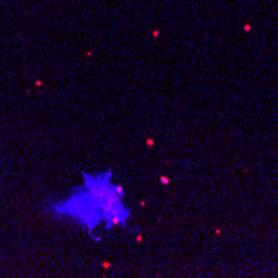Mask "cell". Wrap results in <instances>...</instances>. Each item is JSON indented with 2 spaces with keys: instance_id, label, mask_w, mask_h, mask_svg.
Instances as JSON below:
<instances>
[{
  "instance_id": "cell-1",
  "label": "cell",
  "mask_w": 278,
  "mask_h": 278,
  "mask_svg": "<svg viewBox=\"0 0 278 278\" xmlns=\"http://www.w3.org/2000/svg\"><path fill=\"white\" fill-rule=\"evenodd\" d=\"M82 183L63 197L52 198L43 210L55 220H62L83 230L92 240H100V232L125 228L132 210L125 202V188L113 180L110 168L95 173L80 172Z\"/></svg>"
}]
</instances>
